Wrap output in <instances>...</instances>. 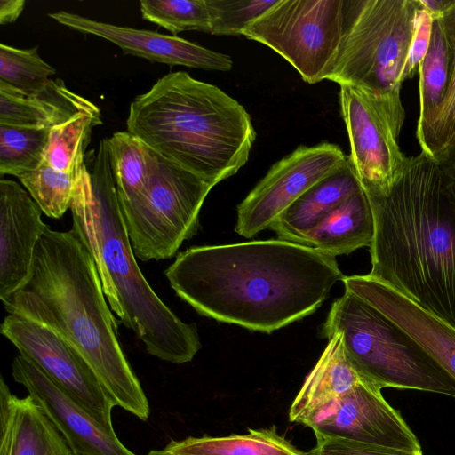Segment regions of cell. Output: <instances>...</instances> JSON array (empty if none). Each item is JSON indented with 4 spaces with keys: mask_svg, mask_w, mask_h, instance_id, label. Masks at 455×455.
I'll use <instances>...</instances> for the list:
<instances>
[{
    "mask_svg": "<svg viewBox=\"0 0 455 455\" xmlns=\"http://www.w3.org/2000/svg\"><path fill=\"white\" fill-rule=\"evenodd\" d=\"M164 275L200 315L266 333L315 312L344 277L336 257L282 239L192 247Z\"/></svg>",
    "mask_w": 455,
    "mask_h": 455,
    "instance_id": "cell-1",
    "label": "cell"
},
{
    "mask_svg": "<svg viewBox=\"0 0 455 455\" xmlns=\"http://www.w3.org/2000/svg\"><path fill=\"white\" fill-rule=\"evenodd\" d=\"M105 297L95 262L76 232L46 226L28 281L2 302L9 315L44 325L66 340L116 406L145 421L149 403L118 341Z\"/></svg>",
    "mask_w": 455,
    "mask_h": 455,
    "instance_id": "cell-2",
    "label": "cell"
},
{
    "mask_svg": "<svg viewBox=\"0 0 455 455\" xmlns=\"http://www.w3.org/2000/svg\"><path fill=\"white\" fill-rule=\"evenodd\" d=\"M365 193L374 220L369 275L455 327V202L435 160L421 151L388 187Z\"/></svg>",
    "mask_w": 455,
    "mask_h": 455,
    "instance_id": "cell-3",
    "label": "cell"
},
{
    "mask_svg": "<svg viewBox=\"0 0 455 455\" xmlns=\"http://www.w3.org/2000/svg\"><path fill=\"white\" fill-rule=\"evenodd\" d=\"M72 229L89 250L111 309L144 344L147 352L180 364L201 348L197 328L187 323L153 291L140 271L120 209L107 139L92 170L84 164L76 180Z\"/></svg>",
    "mask_w": 455,
    "mask_h": 455,
    "instance_id": "cell-4",
    "label": "cell"
},
{
    "mask_svg": "<svg viewBox=\"0 0 455 455\" xmlns=\"http://www.w3.org/2000/svg\"><path fill=\"white\" fill-rule=\"evenodd\" d=\"M127 131L213 187L248 162L256 132L245 108L184 71L160 77L130 104Z\"/></svg>",
    "mask_w": 455,
    "mask_h": 455,
    "instance_id": "cell-5",
    "label": "cell"
},
{
    "mask_svg": "<svg viewBox=\"0 0 455 455\" xmlns=\"http://www.w3.org/2000/svg\"><path fill=\"white\" fill-rule=\"evenodd\" d=\"M335 333L367 383L455 398V379L400 326L347 291L333 301L321 329L327 339Z\"/></svg>",
    "mask_w": 455,
    "mask_h": 455,
    "instance_id": "cell-6",
    "label": "cell"
},
{
    "mask_svg": "<svg viewBox=\"0 0 455 455\" xmlns=\"http://www.w3.org/2000/svg\"><path fill=\"white\" fill-rule=\"evenodd\" d=\"M419 0H349L346 30L326 80L373 93L401 89Z\"/></svg>",
    "mask_w": 455,
    "mask_h": 455,
    "instance_id": "cell-7",
    "label": "cell"
},
{
    "mask_svg": "<svg viewBox=\"0 0 455 455\" xmlns=\"http://www.w3.org/2000/svg\"><path fill=\"white\" fill-rule=\"evenodd\" d=\"M212 188L149 148L144 190L119 203L135 256L143 261L173 257L197 232L201 208Z\"/></svg>",
    "mask_w": 455,
    "mask_h": 455,
    "instance_id": "cell-8",
    "label": "cell"
},
{
    "mask_svg": "<svg viewBox=\"0 0 455 455\" xmlns=\"http://www.w3.org/2000/svg\"><path fill=\"white\" fill-rule=\"evenodd\" d=\"M348 1L278 0L243 33L274 50L307 84L326 76L346 30Z\"/></svg>",
    "mask_w": 455,
    "mask_h": 455,
    "instance_id": "cell-9",
    "label": "cell"
},
{
    "mask_svg": "<svg viewBox=\"0 0 455 455\" xmlns=\"http://www.w3.org/2000/svg\"><path fill=\"white\" fill-rule=\"evenodd\" d=\"M401 89L373 93L340 85V111L348 134V161L365 192L388 187L405 166L399 136L405 119Z\"/></svg>",
    "mask_w": 455,
    "mask_h": 455,
    "instance_id": "cell-10",
    "label": "cell"
},
{
    "mask_svg": "<svg viewBox=\"0 0 455 455\" xmlns=\"http://www.w3.org/2000/svg\"><path fill=\"white\" fill-rule=\"evenodd\" d=\"M348 162L339 145H300L275 163L237 206L235 231L246 238L272 223L314 185Z\"/></svg>",
    "mask_w": 455,
    "mask_h": 455,
    "instance_id": "cell-11",
    "label": "cell"
},
{
    "mask_svg": "<svg viewBox=\"0 0 455 455\" xmlns=\"http://www.w3.org/2000/svg\"><path fill=\"white\" fill-rule=\"evenodd\" d=\"M1 334L98 422L114 430V401L83 356L47 327L22 316L4 319Z\"/></svg>",
    "mask_w": 455,
    "mask_h": 455,
    "instance_id": "cell-12",
    "label": "cell"
},
{
    "mask_svg": "<svg viewBox=\"0 0 455 455\" xmlns=\"http://www.w3.org/2000/svg\"><path fill=\"white\" fill-rule=\"evenodd\" d=\"M315 436L338 437L408 451H421L419 441L381 389L359 382L340 400L305 424Z\"/></svg>",
    "mask_w": 455,
    "mask_h": 455,
    "instance_id": "cell-13",
    "label": "cell"
},
{
    "mask_svg": "<svg viewBox=\"0 0 455 455\" xmlns=\"http://www.w3.org/2000/svg\"><path fill=\"white\" fill-rule=\"evenodd\" d=\"M12 375L40 406L74 455H136L115 431L98 422L25 356L13 359Z\"/></svg>",
    "mask_w": 455,
    "mask_h": 455,
    "instance_id": "cell-14",
    "label": "cell"
},
{
    "mask_svg": "<svg viewBox=\"0 0 455 455\" xmlns=\"http://www.w3.org/2000/svg\"><path fill=\"white\" fill-rule=\"evenodd\" d=\"M48 16L68 28L109 41L117 45L124 54L143 58L151 62L208 71H228L233 67L229 55L177 36L117 26L67 11L50 12Z\"/></svg>",
    "mask_w": 455,
    "mask_h": 455,
    "instance_id": "cell-15",
    "label": "cell"
},
{
    "mask_svg": "<svg viewBox=\"0 0 455 455\" xmlns=\"http://www.w3.org/2000/svg\"><path fill=\"white\" fill-rule=\"evenodd\" d=\"M342 282L345 291L400 326L455 379V327L369 274Z\"/></svg>",
    "mask_w": 455,
    "mask_h": 455,
    "instance_id": "cell-16",
    "label": "cell"
},
{
    "mask_svg": "<svg viewBox=\"0 0 455 455\" xmlns=\"http://www.w3.org/2000/svg\"><path fill=\"white\" fill-rule=\"evenodd\" d=\"M42 210L14 180H0V299L28 281L37 243L47 225Z\"/></svg>",
    "mask_w": 455,
    "mask_h": 455,
    "instance_id": "cell-17",
    "label": "cell"
},
{
    "mask_svg": "<svg viewBox=\"0 0 455 455\" xmlns=\"http://www.w3.org/2000/svg\"><path fill=\"white\" fill-rule=\"evenodd\" d=\"M0 455H74L35 400L20 398L0 380Z\"/></svg>",
    "mask_w": 455,
    "mask_h": 455,
    "instance_id": "cell-18",
    "label": "cell"
},
{
    "mask_svg": "<svg viewBox=\"0 0 455 455\" xmlns=\"http://www.w3.org/2000/svg\"><path fill=\"white\" fill-rule=\"evenodd\" d=\"M82 113L97 115L100 110L60 79H51L29 96L0 88V124L52 129Z\"/></svg>",
    "mask_w": 455,
    "mask_h": 455,
    "instance_id": "cell-19",
    "label": "cell"
},
{
    "mask_svg": "<svg viewBox=\"0 0 455 455\" xmlns=\"http://www.w3.org/2000/svg\"><path fill=\"white\" fill-rule=\"evenodd\" d=\"M360 379L345 354L340 334L335 333L328 339L325 349L291 403L289 420L304 425L344 397Z\"/></svg>",
    "mask_w": 455,
    "mask_h": 455,
    "instance_id": "cell-20",
    "label": "cell"
},
{
    "mask_svg": "<svg viewBox=\"0 0 455 455\" xmlns=\"http://www.w3.org/2000/svg\"><path fill=\"white\" fill-rule=\"evenodd\" d=\"M374 220L369 199L361 188L329 212L296 243L336 257L370 247Z\"/></svg>",
    "mask_w": 455,
    "mask_h": 455,
    "instance_id": "cell-21",
    "label": "cell"
},
{
    "mask_svg": "<svg viewBox=\"0 0 455 455\" xmlns=\"http://www.w3.org/2000/svg\"><path fill=\"white\" fill-rule=\"evenodd\" d=\"M349 163L322 180L292 203L269 227L279 239L296 243L329 212L360 189Z\"/></svg>",
    "mask_w": 455,
    "mask_h": 455,
    "instance_id": "cell-22",
    "label": "cell"
},
{
    "mask_svg": "<svg viewBox=\"0 0 455 455\" xmlns=\"http://www.w3.org/2000/svg\"><path fill=\"white\" fill-rule=\"evenodd\" d=\"M162 451L169 455H308L279 435L275 427L249 428L243 435L171 440Z\"/></svg>",
    "mask_w": 455,
    "mask_h": 455,
    "instance_id": "cell-23",
    "label": "cell"
},
{
    "mask_svg": "<svg viewBox=\"0 0 455 455\" xmlns=\"http://www.w3.org/2000/svg\"><path fill=\"white\" fill-rule=\"evenodd\" d=\"M451 51L438 19L433 20L428 50L419 65V116L416 133L432 120L449 84Z\"/></svg>",
    "mask_w": 455,
    "mask_h": 455,
    "instance_id": "cell-24",
    "label": "cell"
},
{
    "mask_svg": "<svg viewBox=\"0 0 455 455\" xmlns=\"http://www.w3.org/2000/svg\"><path fill=\"white\" fill-rule=\"evenodd\" d=\"M110 166L120 204L140 196L149 170V148L129 132H116L107 139Z\"/></svg>",
    "mask_w": 455,
    "mask_h": 455,
    "instance_id": "cell-25",
    "label": "cell"
},
{
    "mask_svg": "<svg viewBox=\"0 0 455 455\" xmlns=\"http://www.w3.org/2000/svg\"><path fill=\"white\" fill-rule=\"evenodd\" d=\"M101 124V114L82 113L52 127L45 148L44 163L76 176L85 164L84 150L92 130Z\"/></svg>",
    "mask_w": 455,
    "mask_h": 455,
    "instance_id": "cell-26",
    "label": "cell"
},
{
    "mask_svg": "<svg viewBox=\"0 0 455 455\" xmlns=\"http://www.w3.org/2000/svg\"><path fill=\"white\" fill-rule=\"evenodd\" d=\"M451 51L449 84L430 123L416 133L422 151L437 159L455 140V0L438 19Z\"/></svg>",
    "mask_w": 455,
    "mask_h": 455,
    "instance_id": "cell-27",
    "label": "cell"
},
{
    "mask_svg": "<svg viewBox=\"0 0 455 455\" xmlns=\"http://www.w3.org/2000/svg\"><path fill=\"white\" fill-rule=\"evenodd\" d=\"M57 73L44 61L37 47L19 49L0 44V88L22 95H34L42 91Z\"/></svg>",
    "mask_w": 455,
    "mask_h": 455,
    "instance_id": "cell-28",
    "label": "cell"
},
{
    "mask_svg": "<svg viewBox=\"0 0 455 455\" xmlns=\"http://www.w3.org/2000/svg\"><path fill=\"white\" fill-rule=\"evenodd\" d=\"M51 129L0 124V174L20 175L44 162Z\"/></svg>",
    "mask_w": 455,
    "mask_h": 455,
    "instance_id": "cell-29",
    "label": "cell"
},
{
    "mask_svg": "<svg viewBox=\"0 0 455 455\" xmlns=\"http://www.w3.org/2000/svg\"><path fill=\"white\" fill-rule=\"evenodd\" d=\"M76 175L58 171L44 162L18 179L45 215L59 219L71 207Z\"/></svg>",
    "mask_w": 455,
    "mask_h": 455,
    "instance_id": "cell-30",
    "label": "cell"
},
{
    "mask_svg": "<svg viewBox=\"0 0 455 455\" xmlns=\"http://www.w3.org/2000/svg\"><path fill=\"white\" fill-rule=\"evenodd\" d=\"M144 20L172 32L211 33V15L207 0H141Z\"/></svg>",
    "mask_w": 455,
    "mask_h": 455,
    "instance_id": "cell-31",
    "label": "cell"
},
{
    "mask_svg": "<svg viewBox=\"0 0 455 455\" xmlns=\"http://www.w3.org/2000/svg\"><path fill=\"white\" fill-rule=\"evenodd\" d=\"M278 0H207L211 35L239 36Z\"/></svg>",
    "mask_w": 455,
    "mask_h": 455,
    "instance_id": "cell-32",
    "label": "cell"
},
{
    "mask_svg": "<svg viewBox=\"0 0 455 455\" xmlns=\"http://www.w3.org/2000/svg\"><path fill=\"white\" fill-rule=\"evenodd\" d=\"M315 438L316 444L308 455H422V451L396 450L338 437Z\"/></svg>",
    "mask_w": 455,
    "mask_h": 455,
    "instance_id": "cell-33",
    "label": "cell"
},
{
    "mask_svg": "<svg viewBox=\"0 0 455 455\" xmlns=\"http://www.w3.org/2000/svg\"><path fill=\"white\" fill-rule=\"evenodd\" d=\"M432 17L422 8L419 10V22L413 36L409 55L404 65L400 81L403 84L405 80L412 78L419 71L430 44L432 32Z\"/></svg>",
    "mask_w": 455,
    "mask_h": 455,
    "instance_id": "cell-34",
    "label": "cell"
},
{
    "mask_svg": "<svg viewBox=\"0 0 455 455\" xmlns=\"http://www.w3.org/2000/svg\"><path fill=\"white\" fill-rule=\"evenodd\" d=\"M435 162L442 181L455 202V140Z\"/></svg>",
    "mask_w": 455,
    "mask_h": 455,
    "instance_id": "cell-35",
    "label": "cell"
},
{
    "mask_svg": "<svg viewBox=\"0 0 455 455\" xmlns=\"http://www.w3.org/2000/svg\"><path fill=\"white\" fill-rule=\"evenodd\" d=\"M25 3L24 0H1L0 24L4 25L14 22L21 14Z\"/></svg>",
    "mask_w": 455,
    "mask_h": 455,
    "instance_id": "cell-36",
    "label": "cell"
},
{
    "mask_svg": "<svg viewBox=\"0 0 455 455\" xmlns=\"http://www.w3.org/2000/svg\"><path fill=\"white\" fill-rule=\"evenodd\" d=\"M422 8L432 17L433 20L439 19L452 4L449 0H419Z\"/></svg>",
    "mask_w": 455,
    "mask_h": 455,
    "instance_id": "cell-37",
    "label": "cell"
},
{
    "mask_svg": "<svg viewBox=\"0 0 455 455\" xmlns=\"http://www.w3.org/2000/svg\"><path fill=\"white\" fill-rule=\"evenodd\" d=\"M147 455H169L164 453L162 450H151Z\"/></svg>",
    "mask_w": 455,
    "mask_h": 455,
    "instance_id": "cell-38",
    "label": "cell"
}]
</instances>
